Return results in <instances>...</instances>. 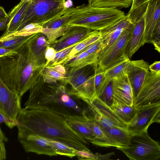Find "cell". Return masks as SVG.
Wrapping results in <instances>:
<instances>
[{
	"label": "cell",
	"mask_w": 160,
	"mask_h": 160,
	"mask_svg": "<svg viewBox=\"0 0 160 160\" xmlns=\"http://www.w3.org/2000/svg\"><path fill=\"white\" fill-rule=\"evenodd\" d=\"M17 120L18 139L32 134L64 143L77 150L90 151L87 140L74 131L63 117L44 106L21 108Z\"/></svg>",
	"instance_id": "cell-1"
},
{
	"label": "cell",
	"mask_w": 160,
	"mask_h": 160,
	"mask_svg": "<svg viewBox=\"0 0 160 160\" xmlns=\"http://www.w3.org/2000/svg\"><path fill=\"white\" fill-rule=\"evenodd\" d=\"M16 51L0 58V76L10 90L22 97L41 76L45 65L36 61L27 41Z\"/></svg>",
	"instance_id": "cell-2"
},
{
	"label": "cell",
	"mask_w": 160,
	"mask_h": 160,
	"mask_svg": "<svg viewBox=\"0 0 160 160\" xmlns=\"http://www.w3.org/2000/svg\"><path fill=\"white\" fill-rule=\"evenodd\" d=\"M124 12L118 8H97L83 4L74 8L66 26H80L93 30H101L123 18Z\"/></svg>",
	"instance_id": "cell-3"
},
{
	"label": "cell",
	"mask_w": 160,
	"mask_h": 160,
	"mask_svg": "<svg viewBox=\"0 0 160 160\" xmlns=\"http://www.w3.org/2000/svg\"><path fill=\"white\" fill-rule=\"evenodd\" d=\"M67 9L65 0H30L17 31L31 23L42 27L47 22L62 15Z\"/></svg>",
	"instance_id": "cell-4"
},
{
	"label": "cell",
	"mask_w": 160,
	"mask_h": 160,
	"mask_svg": "<svg viewBox=\"0 0 160 160\" xmlns=\"http://www.w3.org/2000/svg\"><path fill=\"white\" fill-rule=\"evenodd\" d=\"M130 160H158L160 159V145L148 131L131 135L128 146L120 150Z\"/></svg>",
	"instance_id": "cell-5"
},
{
	"label": "cell",
	"mask_w": 160,
	"mask_h": 160,
	"mask_svg": "<svg viewBox=\"0 0 160 160\" xmlns=\"http://www.w3.org/2000/svg\"><path fill=\"white\" fill-rule=\"evenodd\" d=\"M160 122V102L135 107V114L127 124L126 129L131 135L148 131L153 123Z\"/></svg>",
	"instance_id": "cell-6"
},
{
	"label": "cell",
	"mask_w": 160,
	"mask_h": 160,
	"mask_svg": "<svg viewBox=\"0 0 160 160\" xmlns=\"http://www.w3.org/2000/svg\"><path fill=\"white\" fill-rule=\"evenodd\" d=\"M134 27V23H132L111 46L100 53L97 63L100 69L104 71L125 56V49Z\"/></svg>",
	"instance_id": "cell-7"
},
{
	"label": "cell",
	"mask_w": 160,
	"mask_h": 160,
	"mask_svg": "<svg viewBox=\"0 0 160 160\" xmlns=\"http://www.w3.org/2000/svg\"><path fill=\"white\" fill-rule=\"evenodd\" d=\"M160 102V72H149L134 100L135 107Z\"/></svg>",
	"instance_id": "cell-8"
},
{
	"label": "cell",
	"mask_w": 160,
	"mask_h": 160,
	"mask_svg": "<svg viewBox=\"0 0 160 160\" xmlns=\"http://www.w3.org/2000/svg\"><path fill=\"white\" fill-rule=\"evenodd\" d=\"M104 71L96 64L93 71L88 77L75 97L89 105L96 97H98L104 80Z\"/></svg>",
	"instance_id": "cell-9"
},
{
	"label": "cell",
	"mask_w": 160,
	"mask_h": 160,
	"mask_svg": "<svg viewBox=\"0 0 160 160\" xmlns=\"http://www.w3.org/2000/svg\"><path fill=\"white\" fill-rule=\"evenodd\" d=\"M21 98L10 90L0 76V112L11 119L17 120L22 108Z\"/></svg>",
	"instance_id": "cell-10"
},
{
	"label": "cell",
	"mask_w": 160,
	"mask_h": 160,
	"mask_svg": "<svg viewBox=\"0 0 160 160\" xmlns=\"http://www.w3.org/2000/svg\"><path fill=\"white\" fill-rule=\"evenodd\" d=\"M149 65L142 59L129 62L125 70L131 83L134 97H137L149 72Z\"/></svg>",
	"instance_id": "cell-11"
},
{
	"label": "cell",
	"mask_w": 160,
	"mask_h": 160,
	"mask_svg": "<svg viewBox=\"0 0 160 160\" xmlns=\"http://www.w3.org/2000/svg\"><path fill=\"white\" fill-rule=\"evenodd\" d=\"M143 44L151 43L156 28L160 25V0H150L144 13Z\"/></svg>",
	"instance_id": "cell-12"
},
{
	"label": "cell",
	"mask_w": 160,
	"mask_h": 160,
	"mask_svg": "<svg viewBox=\"0 0 160 160\" xmlns=\"http://www.w3.org/2000/svg\"><path fill=\"white\" fill-rule=\"evenodd\" d=\"M112 81L113 100L128 106L134 105L132 89L125 72L114 78Z\"/></svg>",
	"instance_id": "cell-13"
},
{
	"label": "cell",
	"mask_w": 160,
	"mask_h": 160,
	"mask_svg": "<svg viewBox=\"0 0 160 160\" xmlns=\"http://www.w3.org/2000/svg\"><path fill=\"white\" fill-rule=\"evenodd\" d=\"M92 31L81 26H71L59 39L49 43V46L58 52L82 41L88 36Z\"/></svg>",
	"instance_id": "cell-14"
},
{
	"label": "cell",
	"mask_w": 160,
	"mask_h": 160,
	"mask_svg": "<svg viewBox=\"0 0 160 160\" xmlns=\"http://www.w3.org/2000/svg\"><path fill=\"white\" fill-rule=\"evenodd\" d=\"M18 140L25 151L50 156L58 155L46 138L37 134H32Z\"/></svg>",
	"instance_id": "cell-15"
},
{
	"label": "cell",
	"mask_w": 160,
	"mask_h": 160,
	"mask_svg": "<svg viewBox=\"0 0 160 160\" xmlns=\"http://www.w3.org/2000/svg\"><path fill=\"white\" fill-rule=\"evenodd\" d=\"M144 30V13L134 23V28L125 49L124 55L130 59L139 48L143 45Z\"/></svg>",
	"instance_id": "cell-16"
},
{
	"label": "cell",
	"mask_w": 160,
	"mask_h": 160,
	"mask_svg": "<svg viewBox=\"0 0 160 160\" xmlns=\"http://www.w3.org/2000/svg\"><path fill=\"white\" fill-rule=\"evenodd\" d=\"M132 23L125 15L123 18L115 24L100 30L103 45V48L100 54L111 46L122 32Z\"/></svg>",
	"instance_id": "cell-17"
},
{
	"label": "cell",
	"mask_w": 160,
	"mask_h": 160,
	"mask_svg": "<svg viewBox=\"0 0 160 160\" xmlns=\"http://www.w3.org/2000/svg\"><path fill=\"white\" fill-rule=\"evenodd\" d=\"M82 114L87 120L94 136V138L89 142L94 145L100 147H115L114 144L106 135L100 126L95 120L88 109H84Z\"/></svg>",
	"instance_id": "cell-18"
},
{
	"label": "cell",
	"mask_w": 160,
	"mask_h": 160,
	"mask_svg": "<svg viewBox=\"0 0 160 160\" xmlns=\"http://www.w3.org/2000/svg\"><path fill=\"white\" fill-rule=\"evenodd\" d=\"M27 43L36 61L39 64L45 65V52L49 46L47 37L42 32H39L35 34Z\"/></svg>",
	"instance_id": "cell-19"
},
{
	"label": "cell",
	"mask_w": 160,
	"mask_h": 160,
	"mask_svg": "<svg viewBox=\"0 0 160 160\" xmlns=\"http://www.w3.org/2000/svg\"><path fill=\"white\" fill-rule=\"evenodd\" d=\"M61 116L72 129L88 141L94 138L93 132L83 114H62Z\"/></svg>",
	"instance_id": "cell-20"
},
{
	"label": "cell",
	"mask_w": 160,
	"mask_h": 160,
	"mask_svg": "<svg viewBox=\"0 0 160 160\" xmlns=\"http://www.w3.org/2000/svg\"><path fill=\"white\" fill-rule=\"evenodd\" d=\"M101 127L117 149L120 150L128 146L131 134L126 129L118 126Z\"/></svg>",
	"instance_id": "cell-21"
},
{
	"label": "cell",
	"mask_w": 160,
	"mask_h": 160,
	"mask_svg": "<svg viewBox=\"0 0 160 160\" xmlns=\"http://www.w3.org/2000/svg\"><path fill=\"white\" fill-rule=\"evenodd\" d=\"M99 54H89L86 51H83L78 54L62 64L66 68L70 69L68 72L70 74L83 67L97 63Z\"/></svg>",
	"instance_id": "cell-22"
},
{
	"label": "cell",
	"mask_w": 160,
	"mask_h": 160,
	"mask_svg": "<svg viewBox=\"0 0 160 160\" xmlns=\"http://www.w3.org/2000/svg\"><path fill=\"white\" fill-rule=\"evenodd\" d=\"M88 106L102 116L109 119L119 127L126 129L127 125L119 118L110 107L106 105L97 97H95Z\"/></svg>",
	"instance_id": "cell-23"
},
{
	"label": "cell",
	"mask_w": 160,
	"mask_h": 160,
	"mask_svg": "<svg viewBox=\"0 0 160 160\" xmlns=\"http://www.w3.org/2000/svg\"><path fill=\"white\" fill-rule=\"evenodd\" d=\"M130 59L126 56L104 71V80L102 88H104L113 78L124 72Z\"/></svg>",
	"instance_id": "cell-24"
},
{
	"label": "cell",
	"mask_w": 160,
	"mask_h": 160,
	"mask_svg": "<svg viewBox=\"0 0 160 160\" xmlns=\"http://www.w3.org/2000/svg\"><path fill=\"white\" fill-rule=\"evenodd\" d=\"M30 0H23L20 8L10 22L4 34L0 37H5L17 31L28 8Z\"/></svg>",
	"instance_id": "cell-25"
},
{
	"label": "cell",
	"mask_w": 160,
	"mask_h": 160,
	"mask_svg": "<svg viewBox=\"0 0 160 160\" xmlns=\"http://www.w3.org/2000/svg\"><path fill=\"white\" fill-rule=\"evenodd\" d=\"M110 108L127 125L132 120L135 113L134 105L128 106L115 100H113Z\"/></svg>",
	"instance_id": "cell-26"
},
{
	"label": "cell",
	"mask_w": 160,
	"mask_h": 160,
	"mask_svg": "<svg viewBox=\"0 0 160 160\" xmlns=\"http://www.w3.org/2000/svg\"><path fill=\"white\" fill-rule=\"evenodd\" d=\"M150 0H132L131 8L126 15L132 23L135 22L144 13Z\"/></svg>",
	"instance_id": "cell-27"
},
{
	"label": "cell",
	"mask_w": 160,
	"mask_h": 160,
	"mask_svg": "<svg viewBox=\"0 0 160 160\" xmlns=\"http://www.w3.org/2000/svg\"><path fill=\"white\" fill-rule=\"evenodd\" d=\"M34 34L28 36H17L0 38V48L16 50Z\"/></svg>",
	"instance_id": "cell-28"
},
{
	"label": "cell",
	"mask_w": 160,
	"mask_h": 160,
	"mask_svg": "<svg viewBox=\"0 0 160 160\" xmlns=\"http://www.w3.org/2000/svg\"><path fill=\"white\" fill-rule=\"evenodd\" d=\"M46 138L57 155L65 156L70 158L76 156L77 150L73 147L58 141Z\"/></svg>",
	"instance_id": "cell-29"
},
{
	"label": "cell",
	"mask_w": 160,
	"mask_h": 160,
	"mask_svg": "<svg viewBox=\"0 0 160 160\" xmlns=\"http://www.w3.org/2000/svg\"><path fill=\"white\" fill-rule=\"evenodd\" d=\"M132 0H94L90 6L97 8H127L131 6Z\"/></svg>",
	"instance_id": "cell-30"
},
{
	"label": "cell",
	"mask_w": 160,
	"mask_h": 160,
	"mask_svg": "<svg viewBox=\"0 0 160 160\" xmlns=\"http://www.w3.org/2000/svg\"><path fill=\"white\" fill-rule=\"evenodd\" d=\"M74 9V7L68 8L62 16L44 24L42 28L55 29L67 27L66 24Z\"/></svg>",
	"instance_id": "cell-31"
},
{
	"label": "cell",
	"mask_w": 160,
	"mask_h": 160,
	"mask_svg": "<svg viewBox=\"0 0 160 160\" xmlns=\"http://www.w3.org/2000/svg\"><path fill=\"white\" fill-rule=\"evenodd\" d=\"M41 75L44 82L48 83H55L58 80L65 82L66 78V76L48 65L44 67Z\"/></svg>",
	"instance_id": "cell-32"
},
{
	"label": "cell",
	"mask_w": 160,
	"mask_h": 160,
	"mask_svg": "<svg viewBox=\"0 0 160 160\" xmlns=\"http://www.w3.org/2000/svg\"><path fill=\"white\" fill-rule=\"evenodd\" d=\"M78 43L69 46L57 52L55 58L49 63L48 66H52L57 64H62L65 62L72 50Z\"/></svg>",
	"instance_id": "cell-33"
},
{
	"label": "cell",
	"mask_w": 160,
	"mask_h": 160,
	"mask_svg": "<svg viewBox=\"0 0 160 160\" xmlns=\"http://www.w3.org/2000/svg\"><path fill=\"white\" fill-rule=\"evenodd\" d=\"M71 27V26H67L55 29L42 28L41 32L47 37L49 44L62 36Z\"/></svg>",
	"instance_id": "cell-34"
},
{
	"label": "cell",
	"mask_w": 160,
	"mask_h": 160,
	"mask_svg": "<svg viewBox=\"0 0 160 160\" xmlns=\"http://www.w3.org/2000/svg\"><path fill=\"white\" fill-rule=\"evenodd\" d=\"M112 80L108 82L98 97L109 107L112 105L113 101Z\"/></svg>",
	"instance_id": "cell-35"
},
{
	"label": "cell",
	"mask_w": 160,
	"mask_h": 160,
	"mask_svg": "<svg viewBox=\"0 0 160 160\" xmlns=\"http://www.w3.org/2000/svg\"><path fill=\"white\" fill-rule=\"evenodd\" d=\"M23 0L15 6L8 13V16L5 19L0 21V31L6 29L10 22L22 6Z\"/></svg>",
	"instance_id": "cell-36"
},
{
	"label": "cell",
	"mask_w": 160,
	"mask_h": 160,
	"mask_svg": "<svg viewBox=\"0 0 160 160\" xmlns=\"http://www.w3.org/2000/svg\"><path fill=\"white\" fill-rule=\"evenodd\" d=\"M103 48V45L102 41L100 38L89 46L80 51L78 54L83 51H86L89 54L97 53L99 55Z\"/></svg>",
	"instance_id": "cell-37"
},
{
	"label": "cell",
	"mask_w": 160,
	"mask_h": 160,
	"mask_svg": "<svg viewBox=\"0 0 160 160\" xmlns=\"http://www.w3.org/2000/svg\"><path fill=\"white\" fill-rule=\"evenodd\" d=\"M81 160H97V153L94 154L91 151L76 150V156Z\"/></svg>",
	"instance_id": "cell-38"
},
{
	"label": "cell",
	"mask_w": 160,
	"mask_h": 160,
	"mask_svg": "<svg viewBox=\"0 0 160 160\" xmlns=\"http://www.w3.org/2000/svg\"><path fill=\"white\" fill-rule=\"evenodd\" d=\"M8 140L2 132L0 126V160H4L6 159V152L5 146V142Z\"/></svg>",
	"instance_id": "cell-39"
},
{
	"label": "cell",
	"mask_w": 160,
	"mask_h": 160,
	"mask_svg": "<svg viewBox=\"0 0 160 160\" xmlns=\"http://www.w3.org/2000/svg\"><path fill=\"white\" fill-rule=\"evenodd\" d=\"M57 51L53 48L48 46L45 52V58L46 60L45 66L48 65L49 63L52 61L55 58Z\"/></svg>",
	"instance_id": "cell-40"
},
{
	"label": "cell",
	"mask_w": 160,
	"mask_h": 160,
	"mask_svg": "<svg viewBox=\"0 0 160 160\" xmlns=\"http://www.w3.org/2000/svg\"><path fill=\"white\" fill-rule=\"evenodd\" d=\"M2 123H4L10 128L17 126L18 124L17 120L11 119L0 112V124Z\"/></svg>",
	"instance_id": "cell-41"
},
{
	"label": "cell",
	"mask_w": 160,
	"mask_h": 160,
	"mask_svg": "<svg viewBox=\"0 0 160 160\" xmlns=\"http://www.w3.org/2000/svg\"><path fill=\"white\" fill-rule=\"evenodd\" d=\"M16 52V50L6 48H0V58L6 56L14 54Z\"/></svg>",
	"instance_id": "cell-42"
},
{
	"label": "cell",
	"mask_w": 160,
	"mask_h": 160,
	"mask_svg": "<svg viewBox=\"0 0 160 160\" xmlns=\"http://www.w3.org/2000/svg\"><path fill=\"white\" fill-rule=\"evenodd\" d=\"M150 72H160V61H156L152 64L149 66Z\"/></svg>",
	"instance_id": "cell-43"
},
{
	"label": "cell",
	"mask_w": 160,
	"mask_h": 160,
	"mask_svg": "<svg viewBox=\"0 0 160 160\" xmlns=\"http://www.w3.org/2000/svg\"><path fill=\"white\" fill-rule=\"evenodd\" d=\"M52 68L61 74L66 76L67 72L66 68L62 64H57L52 66Z\"/></svg>",
	"instance_id": "cell-44"
},
{
	"label": "cell",
	"mask_w": 160,
	"mask_h": 160,
	"mask_svg": "<svg viewBox=\"0 0 160 160\" xmlns=\"http://www.w3.org/2000/svg\"><path fill=\"white\" fill-rule=\"evenodd\" d=\"M113 155H115L114 152L106 154L105 155H102L97 152V160H109V158Z\"/></svg>",
	"instance_id": "cell-45"
},
{
	"label": "cell",
	"mask_w": 160,
	"mask_h": 160,
	"mask_svg": "<svg viewBox=\"0 0 160 160\" xmlns=\"http://www.w3.org/2000/svg\"><path fill=\"white\" fill-rule=\"evenodd\" d=\"M8 16V13L6 12L3 7L0 6V21L5 19Z\"/></svg>",
	"instance_id": "cell-46"
},
{
	"label": "cell",
	"mask_w": 160,
	"mask_h": 160,
	"mask_svg": "<svg viewBox=\"0 0 160 160\" xmlns=\"http://www.w3.org/2000/svg\"><path fill=\"white\" fill-rule=\"evenodd\" d=\"M94 0H88V4H91Z\"/></svg>",
	"instance_id": "cell-47"
}]
</instances>
